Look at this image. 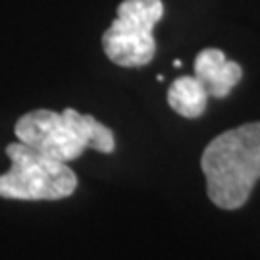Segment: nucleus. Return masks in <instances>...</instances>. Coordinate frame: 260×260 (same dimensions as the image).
<instances>
[{"instance_id": "1", "label": "nucleus", "mask_w": 260, "mask_h": 260, "mask_svg": "<svg viewBox=\"0 0 260 260\" xmlns=\"http://www.w3.org/2000/svg\"><path fill=\"white\" fill-rule=\"evenodd\" d=\"M201 168L212 205L222 210L243 208L260 179V121L214 137L203 150Z\"/></svg>"}, {"instance_id": "4", "label": "nucleus", "mask_w": 260, "mask_h": 260, "mask_svg": "<svg viewBox=\"0 0 260 260\" xmlns=\"http://www.w3.org/2000/svg\"><path fill=\"white\" fill-rule=\"evenodd\" d=\"M116 14L103 35L104 54L121 68L147 66L156 54L152 31L164 16L162 0H121Z\"/></svg>"}, {"instance_id": "6", "label": "nucleus", "mask_w": 260, "mask_h": 260, "mask_svg": "<svg viewBox=\"0 0 260 260\" xmlns=\"http://www.w3.org/2000/svg\"><path fill=\"white\" fill-rule=\"evenodd\" d=\"M168 104L170 108L189 120L201 118L208 104V93L203 87V83L195 75H181L174 79V83L168 89Z\"/></svg>"}, {"instance_id": "3", "label": "nucleus", "mask_w": 260, "mask_h": 260, "mask_svg": "<svg viewBox=\"0 0 260 260\" xmlns=\"http://www.w3.org/2000/svg\"><path fill=\"white\" fill-rule=\"evenodd\" d=\"M6 156L12 166L0 174V197L14 201H60L77 189V176L68 162H60L25 143H10Z\"/></svg>"}, {"instance_id": "2", "label": "nucleus", "mask_w": 260, "mask_h": 260, "mask_svg": "<svg viewBox=\"0 0 260 260\" xmlns=\"http://www.w3.org/2000/svg\"><path fill=\"white\" fill-rule=\"evenodd\" d=\"M14 133L27 147L60 162L77 160L87 149L103 154L116 150L114 131L91 114H81L74 108L64 112L31 110L16 121Z\"/></svg>"}, {"instance_id": "5", "label": "nucleus", "mask_w": 260, "mask_h": 260, "mask_svg": "<svg viewBox=\"0 0 260 260\" xmlns=\"http://www.w3.org/2000/svg\"><path fill=\"white\" fill-rule=\"evenodd\" d=\"M195 77L203 83L208 96L225 99L239 85L241 66L228 60L220 48H205L195 58Z\"/></svg>"}]
</instances>
